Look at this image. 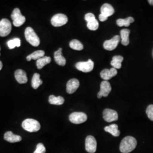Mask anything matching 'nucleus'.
<instances>
[{
	"instance_id": "22",
	"label": "nucleus",
	"mask_w": 153,
	"mask_h": 153,
	"mask_svg": "<svg viewBox=\"0 0 153 153\" xmlns=\"http://www.w3.org/2000/svg\"><path fill=\"white\" fill-rule=\"evenodd\" d=\"M134 21V18L131 16L128 17L126 19H119L116 21V24L119 27H123L126 26L128 27L129 26L130 24L131 23H133Z\"/></svg>"
},
{
	"instance_id": "7",
	"label": "nucleus",
	"mask_w": 153,
	"mask_h": 153,
	"mask_svg": "<svg viewBox=\"0 0 153 153\" xmlns=\"http://www.w3.org/2000/svg\"><path fill=\"white\" fill-rule=\"evenodd\" d=\"M11 31V24L10 22L5 18L0 21V36L5 37L7 36Z\"/></svg>"
},
{
	"instance_id": "8",
	"label": "nucleus",
	"mask_w": 153,
	"mask_h": 153,
	"mask_svg": "<svg viewBox=\"0 0 153 153\" xmlns=\"http://www.w3.org/2000/svg\"><path fill=\"white\" fill-rule=\"evenodd\" d=\"M94 64L93 61L89 59L85 62H78L76 64V69L79 71L88 73L92 71L94 69Z\"/></svg>"
},
{
	"instance_id": "19",
	"label": "nucleus",
	"mask_w": 153,
	"mask_h": 153,
	"mask_svg": "<svg viewBox=\"0 0 153 153\" xmlns=\"http://www.w3.org/2000/svg\"><path fill=\"white\" fill-rule=\"evenodd\" d=\"M130 30L128 29H123L120 31L121 42L123 45L126 46L129 44V36L130 34Z\"/></svg>"
},
{
	"instance_id": "9",
	"label": "nucleus",
	"mask_w": 153,
	"mask_h": 153,
	"mask_svg": "<svg viewBox=\"0 0 153 153\" xmlns=\"http://www.w3.org/2000/svg\"><path fill=\"white\" fill-rule=\"evenodd\" d=\"M97 142L92 136H88L85 140V149L89 153H94L97 151Z\"/></svg>"
},
{
	"instance_id": "26",
	"label": "nucleus",
	"mask_w": 153,
	"mask_h": 153,
	"mask_svg": "<svg viewBox=\"0 0 153 153\" xmlns=\"http://www.w3.org/2000/svg\"><path fill=\"white\" fill-rule=\"evenodd\" d=\"M43 83V81L40 79V74L38 73H35L33 74L31 81V85L33 88L37 89Z\"/></svg>"
},
{
	"instance_id": "5",
	"label": "nucleus",
	"mask_w": 153,
	"mask_h": 153,
	"mask_svg": "<svg viewBox=\"0 0 153 153\" xmlns=\"http://www.w3.org/2000/svg\"><path fill=\"white\" fill-rule=\"evenodd\" d=\"M69 120L75 124H79L85 122L88 119L86 114L83 112H75L71 114L69 116Z\"/></svg>"
},
{
	"instance_id": "1",
	"label": "nucleus",
	"mask_w": 153,
	"mask_h": 153,
	"mask_svg": "<svg viewBox=\"0 0 153 153\" xmlns=\"http://www.w3.org/2000/svg\"><path fill=\"white\" fill-rule=\"evenodd\" d=\"M137 140L131 136L124 138L120 145V150L122 153H131L137 146Z\"/></svg>"
},
{
	"instance_id": "21",
	"label": "nucleus",
	"mask_w": 153,
	"mask_h": 153,
	"mask_svg": "<svg viewBox=\"0 0 153 153\" xmlns=\"http://www.w3.org/2000/svg\"><path fill=\"white\" fill-rule=\"evenodd\" d=\"M45 55V52L44 51L42 50H39L36 51L31 55H28L26 57V59L28 61L31 60H38L39 59L44 57Z\"/></svg>"
},
{
	"instance_id": "28",
	"label": "nucleus",
	"mask_w": 153,
	"mask_h": 153,
	"mask_svg": "<svg viewBox=\"0 0 153 153\" xmlns=\"http://www.w3.org/2000/svg\"><path fill=\"white\" fill-rule=\"evenodd\" d=\"M7 44L9 49H14L15 48V47H20L21 44V42L20 39L14 38L9 40L7 43Z\"/></svg>"
},
{
	"instance_id": "16",
	"label": "nucleus",
	"mask_w": 153,
	"mask_h": 153,
	"mask_svg": "<svg viewBox=\"0 0 153 153\" xmlns=\"http://www.w3.org/2000/svg\"><path fill=\"white\" fill-rule=\"evenodd\" d=\"M4 139L7 142L10 143L20 142L22 140V137L13 133L11 131H6L4 134Z\"/></svg>"
},
{
	"instance_id": "25",
	"label": "nucleus",
	"mask_w": 153,
	"mask_h": 153,
	"mask_svg": "<svg viewBox=\"0 0 153 153\" xmlns=\"http://www.w3.org/2000/svg\"><path fill=\"white\" fill-rule=\"evenodd\" d=\"M51 62V59L48 56H44L36 61V66L38 69H42L44 66L47 65Z\"/></svg>"
},
{
	"instance_id": "27",
	"label": "nucleus",
	"mask_w": 153,
	"mask_h": 153,
	"mask_svg": "<svg viewBox=\"0 0 153 153\" xmlns=\"http://www.w3.org/2000/svg\"><path fill=\"white\" fill-rule=\"evenodd\" d=\"M69 46L71 49L76 50V51H81L83 49V44L78 40L73 39L69 43Z\"/></svg>"
},
{
	"instance_id": "35",
	"label": "nucleus",
	"mask_w": 153,
	"mask_h": 153,
	"mask_svg": "<svg viewBox=\"0 0 153 153\" xmlns=\"http://www.w3.org/2000/svg\"><path fill=\"white\" fill-rule=\"evenodd\" d=\"M2 66H3V64H2V62L0 61V71L2 69Z\"/></svg>"
},
{
	"instance_id": "11",
	"label": "nucleus",
	"mask_w": 153,
	"mask_h": 153,
	"mask_svg": "<svg viewBox=\"0 0 153 153\" xmlns=\"http://www.w3.org/2000/svg\"><path fill=\"white\" fill-rule=\"evenodd\" d=\"M111 91V86L109 82L107 81H103L101 82L100 91L98 94L97 97L99 99L103 97H107L109 95Z\"/></svg>"
},
{
	"instance_id": "12",
	"label": "nucleus",
	"mask_w": 153,
	"mask_h": 153,
	"mask_svg": "<svg viewBox=\"0 0 153 153\" xmlns=\"http://www.w3.org/2000/svg\"><path fill=\"white\" fill-rule=\"evenodd\" d=\"M103 115L104 120L108 123L117 120L119 117L118 114L116 111L108 108L104 109Z\"/></svg>"
},
{
	"instance_id": "4",
	"label": "nucleus",
	"mask_w": 153,
	"mask_h": 153,
	"mask_svg": "<svg viewBox=\"0 0 153 153\" xmlns=\"http://www.w3.org/2000/svg\"><path fill=\"white\" fill-rule=\"evenodd\" d=\"M11 18L13 19V25L16 27H19L26 21V18L22 16L19 9L16 8L11 14Z\"/></svg>"
},
{
	"instance_id": "15",
	"label": "nucleus",
	"mask_w": 153,
	"mask_h": 153,
	"mask_svg": "<svg viewBox=\"0 0 153 153\" xmlns=\"http://www.w3.org/2000/svg\"><path fill=\"white\" fill-rule=\"evenodd\" d=\"M15 78L16 81L20 84H24L28 81L27 76L26 72L22 69H18L15 72Z\"/></svg>"
},
{
	"instance_id": "6",
	"label": "nucleus",
	"mask_w": 153,
	"mask_h": 153,
	"mask_svg": "<svg viewBox=\"0 0 153 153\" xmlns=\"http://www.w3.org/2000/svg\"><path fill=\"white\" fill-rule=\"evenodd\" d=\"M68 21V18L65 14H56L51 19V24L54 27H60L65 25Z\"/></svg>"
},
{
	"instance_id": "3",
	"label": "nucleus",
	"mask_w": 153,
	"mask_h": 153,
	"mask_svg": "<svg viewBox=\"0 0 153 153\" xmlns=\"http://www.w3.org/2000/svg\"><path fill=\"white\" fill-rule=\"evenodd\" d=\"M22 128L29 132H36L40 129V124L38 121L33 119H27L23 121Z\"/></svg>"
},
{
	"instance_id": "10",
	"label": "nucleus",
	"mask_w": 153,
	"mask_h": 153,
	"mask_svg": "<svg viewBox=\"0 0 153 153\" xmlns=\"http://www.w3.org/2000/svg\"><path fill=\"white\" fill-rule=\"evenodd\" d=\"M120 40V36L116 35L111 39L105 41L103 44L104 49L110 51L115 49L117 47Z\"/></svg>"
},
{
	"instance_id": "17",
	"label": "nucleus",
	"mask_w": 153,
	"mask_h": 153,
	"mask_svg": "<svg viewBox=\"0 0 153 153\" xmlns=\"http://www.w3.org/2000/svg\"><path fill=\"white\" fill-rule=\"evenodd\" d=\"M100 11L102 14L108 18L112 16L115 13V10L114 7L109 4H104V5H103L101 7Z\"/></svg>"
},
{
	"instance_id": "18",
	"label": "nucleus",
	"mask_w": 153,
	"mask_h": 153,
	"mask_svg": "<svg viewBox=\"0 0 153 153\" xmlns=\"http://www.w3.org/2000/svg\"><path fill=\"white\" fill-rule=\"evenodd\" d=\"M54 58L56 62L59 65H65L66 59L65 57L62 55V48H59L54 53Z\"/></svg>"
},
{
	"instance_id": "23",
	"label": "nucleus",
	"mask_w": 153,
	"mask_h": 153,
	"mask_svg": "<svg viewBox=\"0 0 153 153\" xmlns=\"http://www.w3.org/2000/svg\"><path fill=\"white\" fill-rule=\"evenodd\" d=\"M124 58L121 56H115L112 58V60L111 62V65L113 68L116 69H120L121 63L123 61Z\"/></svg>"
},
{
	"instance_id": "33",
	"label": "nucleus",
	"mask_w": 153,
	"mask_h": 153,
	"mask_svg": "<svg viewBox=\"0 0 153 153\" xmlns=\"http://www.w3.org/2000/svg\"><path fill=\"white\" fill-rule=\"evenodd\" d=\"M99 20H100L101 22H104V21H105L106 20H107L108 17H107V16H105L104 15L100 14L99 15Z\"/></svg>"
},
{
	"instance_id": "24",
	"label": "nucleus",
	"mask_w": 153,
	"mask_h": 153,
	"mask_svg": "<svg viewBox=\"0 0 153 153\" xmlns=\"http://www.w3.org/2000/svg\"><path fill=\"white\" fill-rule=\"evenodd\" d=\"M48 101H49V103L51 104L60 105L64 104L65 100L63 97H62L61 96L55 97V95H52L49 96Z\"/></svg>"
},
{
	"instance_id": "32",
	"label": "nucleus",
	"mask_w": 153,
	"mask_h": 153,
	"mask_svg": "<svg viewBox=\"0 0 153 153\" xmlns=\"http://www.w3.org/2000/svg\"><path fill=\"white\" fill-rule=\"evenodd\" d=\"M94 19H95V16L93 14V13H91L86 14L85 16V19L86 21L87 22H89Z\"/></svg>"
},
{
	"instance_id": "31",
	"label": "nucleus",
	"mask_w": 153,
	"mask_h": 153,
	"mask_svg": "<svg viewBox=\"0 0 153 153\" xmlns=\"http://www.w3.org/2000/svg\"><path fill=\"white\" fill-rule=\"evenodd\" d=\"M45 152H46V149L44 145L42 143H39L37 145L36 150H35L33 153H45Z\"/></svg>"
},
{
	"instance_id": "36",
	"label": "nucleus",
	"mask_w": 153,
	"mask_h": 153,
	"mask_svg": "<svg viewBox=\"0 0 153 153\" xmlns=\"http://www.w3.org/2000/svg\"><path fill=\"white\" fill-rule=\"evenodd\" d=\"M152 55H153V53H152Z\"/></svg>"
},
{
	"instance_id": "30",
	"label": "nucleus",
	"mask_w": 153,
	"mask_h": 153,
	"mask_svg": "<svg viewBox=\"0 0 153 153\" xmlns=\"http://www.w3.org/2000/svg\"><path fill=\"white\" fill-rule=\"evenodd\" d=\"M146 113L148 115V118L153 121V104L149 105L146 109Z\"/></svg>"
},
{
	"instance_id": "20",
	"label": "nucleus",
	"mask_w": 153,
	"mask_h": 153,
	"mask_svg": "<svg viewBox=\"0 0 153 153\" xmlns=\"http://www.w3.org/2000/svg\"><path fill=\"white\" fill-rule=\"evenodd\" d=\"M104 131L108 132L114 137H118L120 134V131L118 129V126L116 124H111L109 126H105L104 128Z\"/></svg>"
},
{
	"instance_id": "34",
	"label": "nucleus",
	"mask_w": 153,
	"mask_h": 153,
	"mask_svg": "<svg viewBox=\"0 0 153 153\" xmlns=\"http://www.w3.org/2000/svg\"><path fill=\"white\" fill-rule=\"evenodd\" d=\"M148 2L149 3L150 5H153V0H149V1H148Z\"/></svg>"
},
{
	"instance_id": "2",
	"label": "nucleus",
	"mask_w": 153,
	"mask_h": 153,
	"mask_svg": "<svg viewBox=\"0 0 153 153\" xmlns=\"http://www.w3.org/2000/svg\"><path fill=\"white\" fill-rule=\"evenodd\" d=\"M25 35L26 40L33 47H38L40 44V39L38 36L34 31L33 28L28 27L25 31Z\"/></svg>"
},
{
	"instance_id": "29",
	"label": "nucleus",
	"mask_w": 153,
	"mask_h": 153,
	"mask_svg": "<svg viewBox=\"0 0 153 153\" xmlns=\"http://www.w3.org/2000/svg\"><path fill=\"white\" fill-rule=\"evenodd\" d=\"M87 27L90 30L95 31L98 30L99 27V23L96 19H93L89 22H88Z\"/></svg>"
},
{
	"instance_id": "37",
	"label": "nucleus",
	"mask_w": 153,
	"mask_h": 153,
	"mask_svg": "<svg viewBox=\"0 0 153 153\" xmlns=\"http://www.w3.org/2000/svg\"><path fill=\"white\" fill-rule=\"evenodd\" d=\"M0 50H1V47H0ZM0 55H1V53H0Z\"/></svg>"
},
{
	"instance_id": "14",
	"label": "nucleus",
	"mask_w": 153,
	"mask_h": 153,
	"mask_svg": "<svg viewBox=\"0 0 153 153\" xmlns=\"http://www.w3.org/2000/svg\"><path fill=\"white\" fill-rule=\"evenodd\" d=\"M117 74V70L114 68H112L110 69H105L104 70H103L100 72V75L101 78L104 79V81H107L108 80H109L112 77L116 76Z\"/></svg>"
},
{
	"instance_id": "13",
	"label": "nucleus",
	"mask_w": 153,
	"mask_h": 153,
	"mask_svg": "<svg viewBox=\"0 0 153 153\" xmlns=\"http://www.w3.org/2000/svg\"><path fill=\"white\" fill-rule=\"evenodd\" d=\"M79 86V82L76 78L70 79L66 84V91L68 94H73L76 91Z\"/></svg>"
}]
</instances>
